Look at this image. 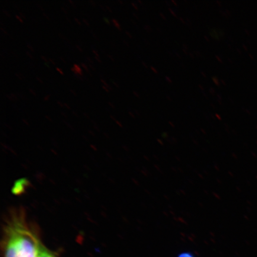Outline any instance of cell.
<instances>
[{"instance_id":"003e7915","label":"cell","mask_w":257,"mask_h":257,"mask_svg":"<svg viewBox=\"0 0 257 257\" xmlns=\"http://www.w3.org/2000/svg\"><path fill=\"white\" fill-rule=\"evenodd\" d=\"M118 2H119L120 3H121H121H122V2H120V1H118Z\"/></svg>"},{"instance_id":"f35d334b","label":"cell","mask_w":257,"mask_h":257,"mask_svg":"<svg viewBox=\"0 0 257 257\" xmlns=\"http://www.w3.org/2000/svg\"><path fill=\"white\" fill-rule=\"evenodd\" d=\"M19 16H20L21 17H22V18L26 19L25 15L23 14H22V13L19 12Z\"/></svg>"},{"instance_id":"836d02e7","label":"cell","mask_w":257,"mask_h":257,"mask_svg":"<svg viewBox=\"0 0 257 257\" xmlns=\"http://www.w3.org/2000/svg\"><path fill=\"white\" fill-rule=\"evenodd\" d=\"M107 56L109 58V59H110L112 62H114V59H113V57H112L110 54H107Z\"/></svg>"},{"instance_id":"bcb514c9","label":"cell","mask_w":257,"mask_h":257,"mask_svg":"<svg viewBox=\"0 0 257 257\" xmlns=\"http://www.w3.org/2000/svg\"><path fill=\"white\" fill-rule=\"evenodd\" d=\"M18 73L19 74V75L21 76V77H22V78H23V79H24L25 78H24V76L23 74H22L20 72H18Z\"/></svg>"},{"instance_id":"f6af8a7d","label":"cell","mask_w":257,"mask_h":257,"mask_svg":"<svg viewBox=\"0 0 257 257\" xmlns=\"http://www.w3.org/2000/svg\"><path fill=\"white\" fill-rule=\"evenodd\" d=\"M30 65L31 66H32V67H33V68L34 69H37V67L36 66H35V64H34L33 63H30Z\"/></svg>"},{"instance_id":"680465c9","label":"cell","mask_w":257,"mask_h":257,"mask_svg":"<svg viewBox=\"0 0 257 257\" xmlns=\"http://www.w3.org/2000/svg\"><path fill=\"white\" fill-rule=\"evenodd\" d=\"M62 114L64 115V117H67V115L65 114V113H64L63 112H62Z\"/></svg>"},{"instance_id":"7a4b0ae2","label":"cell","mask_w":257,"mask_h":257,"mask_svg":"<svg viewBox=\"0 0 257 257\" xmlns=\"http://www.w3.org/2000/svg\"><path fill=\"white\" fill-rule=\"evenodd\" d=\"M37 257H55L52 252L48 250L41 242L38 249Z\"/></svg>"},{"instance_id":"7c38bea8","label":"cell","mask_w":257,"mask_h":257,"mask_svg":"<svg viewBox=\"0 0 257 257\" xmlns=\"http://www.w3.org/2000/svg\"><path fill=\"white\" fill-rule=\"evenodd\" d=\"M58 35H59V36L61 38H62V39H63L65 41H68V40H67V38L65 36H64V35L62 34H61L60 32H59V34H58Z\"/></svg>"},{"instance_id":"9f6ffc18","label":"cell","mask_w":257,"mask_h":257,"mask_svg":"<svg viewBox=\"0 0 257 257\" xmlns=\"http://www.w3.org/2000/svg\"><path fill=\"white\" fill-rule=\"evenodd\" d=\"M63 5L66 6V8H69L68 5L67 4H66V3H63Z\"/></svg>"},{"instance_id":"9a60e30c","label":"cell","mask_w":257,"mask_h":257,"mask_svg":"<svg viewBox=\"0 0 257 257\" xmlns=\"http://www.w3.org/2000/svg\"><path fill=\"white\" fill-rule=\"evenodd\" d=\"M2 11H3V13H4V14L6 16H8V17L11 18V14H10L7 11H6V10H5V9H3Z\"/></svg>"},{"instance_id":"c3c4849f","label":"cell","mask_w":257,"mask_h":257,"mask_svg":"<svg viewBox=\"0 0 257 257\" xmlns=\"http://www.w3.org/2000/svg\"><path fill=\"white\" fill-rule=\"evenodd\" d=\"M108 104L110 105V107H111L112 108H115V107H114V105L112 104L110 102H108Z\"/></svg>"},{"instance_id":"681fc988","label":"cell","mask_w":257,"mask_h":257,"mask_svg":"<svg viewBox=\"0 0 257 257\" xmlns=\"http://www.w3.org/2000/svg\"><path fill=\"white\" fill-rule=\"evenodd\" d=\"M36 79H37L38 82H40L41 83H43V82L42 81V80L40 79V78H38V76H36Z\"/></svg>"},{"instance_id":"e575fe53","label":"cell","mask_w":257,"mask_h":257,"mask_svg":"<svg viewBox=\"0 0 257 257\" xmlns=\"http://www.w3.org/2000/svg\"><path fill=\"white\" fill-rule=\"evenodd\" d=\"M43 16H44V17H46V18L48 19V20H50L49 16H48L46 14V13L43 12Z\"/></svg>"},{"instance_id":"8fae6325","label":"cell","mask_w":257,"mask_h":257,"mask_svg":"<svg viewBox=\"0 0 257 257\" xmlns=\"http://www.w3.org/2000/svg\"><path fill=\"white\" fill-rule=\"evenodd\" d=\"M74 76L76 77V78L79 80H82V81H83L84 80V78H83L81 76H80L79 75H76V74H73Z\"/></svg>"},{"instance_id":"6125c7cd","label":"cell","mask_w":257,"mask_h":257,"mask_svg":"<svg viewBox=\"0 0 257 257\" xmlns=\"http://www.w3.org/2000/svg\"><path fill=\"white\" fill-rule=\"evenodd\" d=\"M99 76H101V78H103L104 76L101 73H99Z\"/></svg>"},{"instance_id":"91938a15","label":"cell","mask_w":257,"mask_h":257,"mask_svg":"<svg viewBox=\"0 0 257 257\" xmlns=\"http://www.w3.org/2000/svg\"><path fill=\"white\" fill-rule=\"evenodd\" d=\"M0 24H1L2 27H4V24H3V22L1 21H0Z\"/></svg>"},{"instance_id":"74e56055","label":"cell","mask_w":257,"mask_h":257,"mask_svg":"<svg viewBox=\"0 0 257 257\" xmlns=\"http://www.w3.org/2000/svg\"><path fill=\"white\" fill-rule=\"evenodd\" d=\"M102 88H103L105 90V91L108 93L110 92V91H109V89L104 85L102 86Z\"/></svg>"},{"instance_id":"be15d7a7","label":"cell","mask_w":257,"mask_h":257,"mask_svg":"<svg viewBox=\"0 0 257 257\" xmlns=\"http://www.w3.org/2000/svg\"><path fill=\"white\" fill-rule=\"evenodd\" d=\"M0 56H1L2 58H3V53H0Z\"/></svg>"},{"instance_id":"8d00e7d4","label":"cell","mask_w":257,"mask_h":257,"mask_svg":"<svg viewBox=\"0 0 257 257\" xmlns=\"http://www.w3.org/2000/svg\"><path fill=\"white\" fill-rule=\"evenodd\" d=\"M70 92H71V93H72V94H73L74 95H75V96H76V95H77V93H76L75 91H74V90H73V89H70Z\"/></svg>"},{"instance_id":"d6a6232c","label":"cell","mask_w":257,"mask_h":257,"mask_svg":"<svg viewBox=\"0 0 257 257\" xmlns=\"http://www.w3.org/2000/svg\"><path fill=\"white\" fill-rule=\"evenodd\" d=\"M95 59L96 60H97L99 63H102L100 58H99L98 56H95Z\"/></svg>"},{"instance_id":"f1b7e54d","label":"cell","mask_w":257,"mask_h":257,"mask_svg":"<svg viewBox=\"0 0 257 257\" xmlns=\"http://www.w3.org/2000/svg\"><path fill=\"white\" fill-rule=\"evenodd\" d=\"M104 20L108 25H110V22L107 18H104Z\"/></svg>"},{"instance_id":"6da1fadb","label":"cell","mask_w":257,"mask_h":257,"mask_svg":"<svg viewBox=\"0 0 257 257\" xmlns=\"http://www.w3.org/2000/svg\"><path fill=\"white\" fill-rule=\"evenodd\" d=\"M3 230L5 257H37L41 242L24 210L10 211Z\"/></svg>"},{"instance_id":"7402d4cb","label":"cell","mask_w":257,"mask_h":257,"mask_svg":"<svg viewBox=\"0 0 257 257\" xmlns=\"http://www.w3.org/2000/svg\"><path fill=\"white\" fill-rule=\"evenodd\" d=\"M61 9L62 10V11L64 13V14L66 15L68 14V12H67V10L64 7H63V6L62 8H61Z\"/></svg>"},{"instance_id":"d590c367","label":"cell","mask_w":257,"mask_h":257,"mask_svg":"<svg viewBox=\"0 0 257 257\" xmlns=\"http://www.w3.org/2000/svg\"><path fill=\"white\" fill-rule=\"evenodd\" d=\"M37 6H38V8H39L41 10V11H43V12L44 11V8L43 7H42V6L40 4H38V3H37Z\"/></svg>"},{"instance_id":"db71d44e","label":"cell","mask_w":257,"mask_h":257,"mask_svg":"<svg viewBox=\"0 0 257 257\" xmlns=\"http://www.w3.org/2000/svg\"><path fill=\"white\" fill-rule=\"evenodd\" d=\"M66 20L69 22V23H71V21L70 20V19L68 17L66 18Z\"/></svg>"},{"instance_id":"5b68a950","label":"cell","mask_w":257,"mask_h":257,"mask_svg":"<svg viewBox=\"0 0 257 257\" xmlns=\"http://www.w3.org/2000/svg\"><path fill=\"white\" fill-rule=\"evenodd\" d=\"M112 22H113V23L115 25V27H116L118 29V30H121L120 25H119V24H118L117 21L116 20H115V19H112Z\"/></svg>"},{"instance_id":"f5cc1de1","label":"cell","mask_w":257,"mask_h":257,"mask_svg":"<svg viewBox=\"0 0 257 257\" xmlns=\"http://www.w3.org/2000/svg\"><path fill=\"white\" fill-rule=\"evenodd\" d=\"M14 7H15V8H16V9H18V11H19V8L18 7L17 5L15 4V3H14Z\"/></svg>"},{"instance_id":"e7e4bbea","label":"cell","mask_w":257,"mask_h":257,"mask_svg":"<svg viewBox=\"0 0 257 257\" xmlns=\"http://www.w3.org/2000/svg\"><path fill=\"white\" fill-rule=\"evenodd\" d=\"M79 43L80 45H83L82 41H79Z\"/></svg>"},{"instance_id":"3957f363","label":"cell","mask_w":257,"mask_h":257,"mask_svg":"<svg viewBox=\"0 0 257 257\" xmlns=\"http://www.w3.org/2000/svg\"><path fill=\"white\" fill-rule=\"evenodd\" d=\"M72 71L73 72V74H76V75H79L81 76H83V74L81 68H80V67L78 65V64H74L73 67H71Z\"/></svg>"},{"instance_id":"ac0fdd59","label":"cell","mask_w":257,"mask_h":257,"mask_svg":"<svg viewBox=\"0 0 257 257\" xmlns=\"http://www.w3.org/2000/svg\"><path fill=\"white\" fill-rule=\"evenodd\" d=\"M92 52L93 53H94V54H95V56H98L99 57V54L97 52V51H96L94 48H92Z\"/></svg>"},{"instance_id":"b9f144b4","label":"cell","mask_w":257,"mask_h":257,"mask_svg":"<svg viewBox=\"0 0 257 257\" xmlns=\"http://www.w3.org/2000/svg\"><path fill=\"white\" fill-rule=\"evenodd\" d=\"M57 104H59L60 107H63L64 105V104H62V102H61L60 101H57Z\"/></svg>"},{"instance_id":"52a82bcc","label":"cell","mask_w":257,"mask_h":257,"mask_svg":"<svg viewBox=\"0 0 257 257\" xmlns=\"http://www.w3.org/2000/svg\"><path fill=\"white\" fill-rule=\"evenodd\" d=\"M100 81L103 83L104 85L106 86L109 90H112V88H111L110 86H109L107 83L105 81V80L103 79H101Z\"/></svg>"},{"instance_id":"ab89813d","label":"cell","mask_w":257,"mask_h":257,"mask_svg":"<svg viewBox=\"0 0 257 257\" xmlns=\"http://www.w3.org/2000/svg\"><path fill=\"white\" fill-rule=\"evenodd\" d=\"M74 19H75V21L77 22V23H78V25H82V24L80 23V21L78 20V19L75 18Z\"/></svg>"},{"instance_id":"03108f58","label":"cell","mask_w":257,"mask_h":257,"mask_svg":"<svg viewBox=\"0 0 257 257\" xmlns=\"http://www.w3.org/2000/svg\"><path fill=\"white\" fill-rule=\"evenodd\" d=\"M84 114V115H85V116H86V117H89L88 116L87 114L84 113V114Z\"/></svg>"},{"instance_id":"44dd1931","label":"cell","mask_w":257,"mask_h":257,"mask_svg":"<svg viewBox=\"0 0 257 257\" xmlns=\"http://www.w3.org/2000/svg\"><path fill=\"white\" fill-rule=\"evenodd\" d=\"M82 21L83 22H84V23L88 26V27H89L90 25L89 24V22L86 20V19L85 18H82Z\"/></svg>"},{"instance_id":"60d3db41","label":"cell","mask_w":257,"mask_h":257,"mask_svg":"<svg viewBox=\"0 0 257 257\" xmlns=\"http://www.w3.org/2000/svg\"><path fill=\"white\" fill-rule=\"evenodd\" d=\"M105 8L107 9L109 12L112 13L111 9L108 6L105 5Z\"/></svg>"},{"instance_id":"ba28073f","label":"cell","mask_w":257,"mask_h":257,"mask_svg":"<svg viewBox=\"0 0 257 257\" xmlns=\"http://www.w3.org/2000/svg\"><path fill=\"white\" fill-rule=\"evenodd\" d=\"M86 61L88 62V63H91L92 65H95V64L94 62H93V60L91 59V57H89V56L86 57Z\"/></svg>"},{"instance_id":"ffe728a7","label":"cell","mask_w":257,"mask_h":257,"mask_svg":"<svg viewBox=\"0 0 257 257\" xmlns=\"http://www.w3.org/2000/svg\"><path fill=\"white\" fill-rule=\"evenodd\" d=\"M76 47L77 48V49H78L80 52H83V50L82 49V48L80 47L79 45L76 44Z\"/></svg>"},{"instance_id":"30bf717a","label":"cell","mask_w":257,"mask_h":257,"mask_svg":"<svg viewBox=\"0 0 257 257\" xmlns=\"http://www.w3.org/2000/svg\"><path fill=\"white\" fill-rule=\"evenodd\" d=\"M17 96H18L19 98H20L21 99H25V96L22 94V93L21 92H18L17 93Z\"/></svg>"},{"instance_id":"7dc6e473","label":"cell","mask_w":257,"mask_h":257,"mask_svg":"<svg viewBox=\"0 0 257 257\" xmlns=\"http://www.w3.org/2000/svg\"><path fill=\"white\" fill-rule=\"evenodd\" d=\"M64 105L65 106V107H66L67 108H68L69 110H70V108H70V106L67 103H64Z\"/></svg>"},{"instance_id":"f907efd6","label":"cell","mask_w":257,"mask_h":257,"mask_svg":"<svg viewBox=\"0 0 257 257\" xmlns=\"http://www.w3.org/2000/svg\"><path fill=\"white\" fill-rule=\"evenodd\" d=\"M60 59L63 61V62L64 63H66V60H64V58H63V57H61V56H60Z\"/></svg>"},{"instance_id":"484cf974","label":"cell","mask_w":257,"mask_h":257,"mask_svg":"<svg viewBox=\"0 0 257 257\" xmlns=\"http://www.w3.org/2000/svg\"><path fill=\"white\" fill-rule=\"evenodd\" d=\"M88 66L92 70H95V67L91 63H89Z\"/></svg>"},{"instance_id":"4316f807","label":"cell","mask_w":257,"mask_h":257,"mask_svg":"<svg viewBox=\"0 0 257 257\" xmlns=\"http://www.w3.org/2000/svg\"><path fill=\"white\" fill-rule=\"evenodd\" d=\"M29 91H30L32 94H33L34 96H36V94H35V92H34L33 89H32L31 88H29Z\"/></svg>"},{"instance_id":"9c48e42d","label":"cell","mask_w":257,"mask_h":257,"mask_svg":"<svg viewBox=\"0 0 257 257\" xmlns=\"http://www.w3.org/2000/svg\"><path fill=\"white\" fill-rule=\"evenodd\" d=\"M11 95L12 96V98H14V101H18L19 99V97L17 95L14 94V93H11Z\"/></svg>"},{"instance_id":"277c9868","label":"cell","mask_w":257,"mask_h":257,"mask_svg":"<svg viewBox=\"0 0 257 257\" xmlns=\"http://www.w3.org/2000/svg\"><path fill=\"white\" fill-rule=\"evenodd\" d=\"M178 257H194L190 252H183Z\"/></svg>"},{"instance_id":"d4e9b609","label":"cell","mask_w":257,"mask_h":257,"mask_svg":"<svg viewBox=\"0 0 257 257\" xmlns=\"http://www.w3.org/2000/svg\"><path fill=\"white\" fill-rule=\"evenodd\" d=\"M41 58L42 59H43L45 63H48V59L46 57H44L43 56H41Z\"/></svg>"},{"instance_id":"6f0895ef","label":"cell","mask_w":257,"mask_h":257,"mask_svg":"<svg viewBox=\"0 0 257 257\" xmlns=\"http://www.w3.org/2000/svg\"><path fill=\"white\" fill-rule=\"evenodd\" d=\"M45 65H46L47 67H48V68H50L49 65L47 64V63H45Z\"/></svg>"},{"instance_id":"816d5d0a","label":"cell","mask_w":257,"mask_h":257,"mask_svg":"<svg viewBox=\"0 0 257 257\" xmlns=\"http://www.w3.org/2000/svg\"><path fill=\"white\" fill-rule=\"evenodd\" d=\"M12 53L13 54V55H14V56H15L16 57H18V56L17 55V54H16L14 51H11Z\"/></svg>"},{"instance_id":"1f68e13d","label":"cell","mask_w":257,"mask_h":257,"mask_svg":"<svg viewBox=\"0 0 257 257\" xmlns=\"http://www.w3.org/2000/svg\"><path fill=\"white\" fill-rule=\"evenodd\" d=\"M50 95H46V96H45V97L44 98V101H48V99H49L50 98Z\"/></svg>"},{"instance_id":"ee69618b","label":"cell","mask_w":257,"mask_h":257,"mask_svg":"<svg viewBox=\"0 0 257 257\" xmlns=\"http://www.w3.org/2000/svg\"><path fill=\"white\" fill-rule=\"evenodd\" d=\"M99 7L101 8V9L102 10V11H106V9L103 6H102V5H99Z\"/></svg>"},{"instance_id":"603a6c76","label":"cell","mask_w":257,"mask_h":257,"mask_svg":"<svg viewBox=\"0 0 257 257\" xmlns=\"http://www.w3.org/2000/svg\"><path fill=\"white\" fill-rule=\"evenodd\" d=\"M89 3L93 6H96V3L94 1H93V0H89Z\"/></svg>"},{"instance_id":"f546056e","label":"cell","mask_w":257,"mask_h":257,"mask_svg":"<svg viewBox=\"0 0 257 257\" xmlns=\"http://www.w3.org/2000/svg\"><path fill=\"white\" fill-rule=\"evenodd\" d=\"M56 70H57L58 72H59L61 74V75H64V73L62 72V70H61L60 68H59V67H57Z\"/></svg>"},{"instance_id":"94428289","label":"cell","mask_w":257,"mask_h":257,"mask_svg":"<svg viewBox=\"0 0 257 257\" xmlns=\"http://www.w3.org/2000/svg\"><path fill=\"white\" fill-rule=\"evenodd\" d=\"M73 113L74 114H75V115H76V116H78V114L76 113V112H75V111H73Z\"/></svg>"},{"instance_id":"2e32d148","label":"cell","mask_w":257,"mask_h":257,"mask_svg":"<svg viewBox=\"0 0 257 257\" xmlns=\"http://www.w3.org/2000/svg\"><path fill=\"white\" fill-rule=\"evenodd\" d=\"M6 97H7L10 100L14 101V98H12V96L11 95L6 94Z\"/></svg>"},{"instance_id":"11a10c76","label":"cell","mask_w":257,"mask_h":257,"mask_svg":"<svg viewBox=\"0 0 257 257\" xmlns=\"http://www.w3.org/2000/svg\"><path fill=\"white\" fill-rule=\"evenodd\" d=\"M112 83H113V84L117 86V87H118V85L116 83H115L114 81H112Z\"/></svg>"},{"instance_id":"83f0119b","label":"cell","mask_w":257,"mask_h":257,"mask_svg":"<svg viewBox=\"0 0 257 257\" xmlns=\"http://www.w3.org/2000/svg\"><path fill=\"white\" fill-rule=\"evenodd\" d=\"M0 30H1L3 32H4V33H5V34L9 35L8 34V33L7 31H6L5 30V29L3 28V27H0Z\"/></svg>"},{"instance_id":"7bdbcfd3","label":"cell","mask_w":257,"mask_h":257,"mask_svg":"<svg viewBox=\"0 0 257 257\" xmlns=\"http://www.w3.org/2000/svg\"><path fill=\"white\" fill-rule=\"evenodd\" d=\"M48 60H49L51 63L53 64L54 65H56V63H54V60L51 59V58H49V59H48Z\"/></svg>"},{"instance_id":"d6986e66","label":"cell","mask_w":257,"mask_h":257,"mask_svg":"<svg viewBox=\"0 0 257 257\" xmlns=\"http://www.w3.org/2000/svg\"><path fill=\"white\" fill-rule=\"evenodd\" d=\"M26 54H27V55L28 56V57H30L31 58V59H34V57H32V56L31 55V54L30 53V52H28V51H26Z\"/></svg>"},{"instance_id":"cb8c5ba5","label":"cell","mask_w":257,"mask_h":257,"mask_svg":"<svg viewBox=\"0 0 257 257\" xmlns=\"http://www.w3.org/2000/svg\"><path fill=\"white\" fill-rule=\"evenodd\" d=\"M15 75L17 77V78H18L19 79L22 80H24L23 78H22V77H21L20 75H19V74L17 73H15Z\"/></svg>"},{"instance_id":"e0dca14e","label":"cell","mask_w":257,"mask_h":257,"mask_svg":"<svg viewBox=\"0 0 257 257\" xmlns=\"http://www.w3.org/2000/svg\"><path fill=\"white\" fill-rule=\"evenodd\" d=\"M89 31L90 33H91L92 34L93 36H94L95 39L99 40L98 37L96 36V35L94 33V32H92V30H89Z\"/></svg>"},{"instance_id":"4dcf8cb0","label":"cell","mask_w":257,"mask_h":257,"mask_svg":"<svg viewBox=\"0 0 257 257\" xmlns=\"http://www.w3.org/2000/svg\"><path fill=\"white\" fill-rule=\"evenodd\" d=\"M68 2L73 6L74 8H76V6L75 5V3L72 0H68Z\"/></svg>"},{"instance_id":"8992f818","label":"cell","mask_w":257,"mask_h":257,"mask_svg":"<svg viewBox=\"0 0 257 257\" xmlns=\"http://www.w3.org/2000/svg\"><path fill=\"white\" fill-rule=\"evenodd\" d=\"M81 66L83 67V68H84L86 70V72H87L90 75H91V76H92V73L89 72L88 67L86 65V64L81 63Z\"/></svg>"},{"instance_id":"5bb4252c","label":"cell","mask_w":257,"mask_h":257,"mask_svg":"<svg viewBox=\"0 0 257 257\" xmlns=\"http://www.w3.org/2000/svg\"><path fill=\"white\" fill-rule=\"evenodd\" d=\"M15 16H16V19H18V20L19 22H21V23H22H22H23V22H24V21H23V20H22V18H21V16H19V15H15Z\"/></svg>"},{"instance_id":"4fadbf2b","label":"cell","mask_w":257,"mask_h":257,"mask_svg":"<svg viewBox=\"0 0 257 257\" xmlns=\"http://www.w3.org/2000/svg\"><path fill=\"white\" fill-rule=\"evenodd\" d=\"M27 47L32 51V52H34L35 51L33 47H32L31 45L29 43H27Z\"/></svg>"}]
</instances>
